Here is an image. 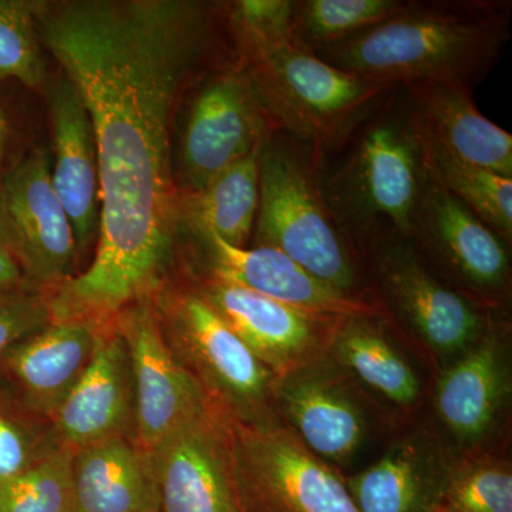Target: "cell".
Wrapping results in <instances>:
<instances>
[{"label": "cell", "mask_w": 512, "mask_h": 512, "mask_svg": "<svg viewBox=\"0 0 512 512\" xmlns=\"http://www.w3.org/2000/svg\"><path fill=\"white\" fill-rule=\"evenodd\" d=\"M42 46L96 138L100 231L90 265L49 293L52 322L109 323L174 281L183 239L174 123L188 90L234 62L229 6L195 0L36 2Z\"/></svg>", "instance_id": "cell-1"}, {"label": "cell", "mask_w": 512, "mask_h": 512, "mask_svg": "<svg viewBox=\"0 0 512 512\" xmlns=\"http://www.w3.org/2000/svg\"><path fill=\"white\" fill-rule=\"evenodd\" d=\"M511 26V0H409L396 15L316 55L386 86L431 82L474 93L500 62Z\"/></svg>", "instance_id": "cell-2"}, {"label": "cell", "mask_w": 512, "mask_h": 512, "mask_svg": "<svg viewBox=\"0 0 512 512\" xmlns=\"http://www.w3.org/2000/svg\"><path fill=\"white\" fill-rule=\"evenodd\" d=\"M292 0H239V53L269 119L318 156L345 140L394 86L343 72L291 32Z\"/></svg>", "instance_id": "cell-3"}, {"label": "cell", "mask_w": 512, "mask_h": 512, "mask_svg": "<svg viewBox=\"0 0 512 512\" xmlns=\"http://www.w3.org/2000/svg\"><path fill=\"white\" fill-rule=\"evenodd\" d=\"M315 157L325 200L348 239L373 232L412 237L427 175L402 87L394 86L338 147Z\"/></svg>", "instance_id": "cell-4"}, {"label": "cell", "mask_w": 512, "mask_h": 512, "mask_svg": "<svg viewBox=\"0 0 512 512\" xmlns=\"http://www.w3.org/2000/svg\"><path fill=\"white\" fill-rule=\"evenodd\" d=\"M252 237V247L278 249L330 288L376 302L325 200L315 153L282 130L268 134L259 154V205Z\"/></svg>", "instance_id": "cell-5"}, {"label": "cell", "mask_w": 512, "mask_h": 512, "mask_svg": "<svg viewBox=\"0 0 512 512\" xmlns=\"http://www.w3.org/2000/svg\"><path fill=\"white\" fill-rule=\"evenodd\" d=\"M154 298L171 352L211 409L235 423L278 419L274 409L278 379L187 279L181 284L171 281Z\"/></svg>", "instance_id": "cell-6"}, {"label": "cell", "mask_w": 512, "mask_h": 512, "mask_svg": "<svg viewBox=\"0 0 512 512\" xmlns=\"http://www.w3.org/2000/svg\"><path fill=\"white\" fill-rule=\"evenodd\" d=\"M349 242L384 319L439 359L456 360L477 342L491 312L444 281L409 238L373 232Z\"/></svg>", "instance_id": "cell-7"}, {"label": "cell", "mask_w": 512, "mask_h": 512, "mask_svg": "<svg viewBox=\"0 0 512 512\" xmlns=\"http://www.w3.org/2000/svg\"><path fill=\"white\" fill-rule=\"evenodd\" d=\"M227 421L241 512H359L345 478L281 420Z\"/></svg>", "instance_id": "cell-8"}, {"label": "cell", "mask_w": 512, "mask_h": 512, "mask_svg": "<svg viewBox=\"0 0 512 512\" xmlns=\"http://www.w3.org/2000/svg\"><path fill=\"white\" fill-rule=\"evenodd\" d=\"M278 130L241 59L218 67L195 86L180 144L175 180L180 194L202 190L222 171L261 147Z\"/></svg>", "instance_id": "cell-9"}, {"label": "cell", "mask_w": 512, "mask_h": 512, "mask_svg": "<svg viewBox=\"0 0 512 512\" xmlns=\"http://www.w3.org/2000/svg\"><path fill=\"white\" fill-rule=\"evenodd\" d=\"M409 239L468 301L488 312L505 308L511 292V245L429 178Z\"/></svg>", "instance_id": "cell-10"}, {"label": "cell", "mask_w": 512, "mask_h": 512, "mask_svg": "<svg viewBox=\"0 0 512 512\" xmlns=\"http://www.w3.org/2000/svg\"><path fill=\"white\" fill-rule=\"evenodd\" d=\"M187 282L276 379L326 359L346 318L293 308L208 276L188 274Z\"/></svg>", "instance_id": "cell-11"}, {"label": "cell", "mask_w": 512, "mask_h": 512, "mask_svg": "<svg viewBox=\"0 0 512 512\" xmlns=\"http://www.w3.org/2000/svg\"><path fill=\"white\" fill-rule=\"evenodd\" d=\"M0 202L13 238V254L26 284L50 293L77 275L79 254L69 217L52 184V156L35 148L0 183Z\"/></svg>", "instance_id": "cell-12"}, {"label": "cell", "mask_w": 512, "mask_h": 512, "mask_svg": "<svg viewBox=\"0 0 512 512\" xmlns=\"http://www.w3.org/2000/svg\"><path fill=\"white\" fill-rule=\"evenodd\" d=\"M113 320L130 356L136 440L143 450L150 451L210 406L171 352L154 296L130 303Z\"/></svg>", "instance_id": "cell-13"}, {"label": "cell", "mask_w": 512, "mask_h": 512, "mask_svg": "<svg viewBox=\"0 0 512 512\" xmlns=\"http://www.w3.org/2000/svg\"><path fill=\"white\" fill-rule=\"evenodd\" d=\"M148 454L158 512H241L228 421L211 407Z\"/></svg>", "instance_id": "cell-14"}, {"label": "cell", "mask_w": 512, "mask_h": 512, "mask_svg": "<svg viewBox=\"0 0 512 512\" xmlns=\"http://www.w3.org/2000/svg\"><path fill=\"white\" fill-rule=\"evenodd\" d=\"M191 242L190 275L208 276L261 293L275 301L329 316H382L376 302L336 291L281 251L232 247L210 232L183 229Z\"/></svg>", "instance_id": "cell-15"}, {"label": "cell", "mask_w": 512, "mask_h": 512, "mask_svg": "<svg viewBox=\"0 0 512 512\" xmlns=\"http://www.w3.org/2000/svg\"><path fill=\"white\" fill-rule=\"evenodd\" d=\"M352 383L329 356L275 383L276 416L326 463L352 460L369 434L366 409Z\"/></svg>", "instance_id": "cell-16"}, {"label": "cell", "mask_w": 512, "mask_h": 512, "mask_svg": "<svg viewBox=\"0 0 512 512\" xmlns=\"http://www.w3.org/2000/svg\"><path fill=\"white\" fill-rule=\"evenodd\" d=\"M110 323L52 322L20 340L0 359V392L26 412L52 420L92 362Z\"/></svg>", "instance_id": "cell-17"}, {"label": "cell", "mask_w": 512, "mask_h": 512, "mask_svg": "<svg viewBox=\"0 0 512 512\" xmlns=\"http://www.w3.org/2000/svg\"><path fill=\"white\" fill-rule=\"evenodd\" d=\"M50 423L60 446L70 451L119 437L136 439L130 356L114 320L104 329L92 362Z\"/></svg>", "instance_id": "cell-18"}, {"label": "cell", "mask_w": 512, "mask_h": 512, "mask_svg": "<svg viewBox=\"0 0 512 512\" xmlns=\"http://www.w3.org/2000/svg\"><path fill=\"white\" fill-rule=\"evenodd\" d=\"M53 130L52 184L72 224L79 261L96 248L100 231V175L92 120L66 76L49 93Z\"/></svg>", "instance_id": "cell-19"}, {"label": "cell", "mask_w": 512, "mask_h": 512, "mask_svg": "<svg viewBox=\"0 0 512 512\" xmlns=\"http://www.w3.org/2000/svg\"><path fill=\"white\" fill-rule=\"evenodd\" d=\"M495 313L477 342L441 373L434 393L441 423L466 446L490 433L507 396V326Z\"/></svg>", "instance_id": "cell-20"}, {"label": "cell", "mask_w": 512, "mask_h": 512, "mask_svg": "<svg viewBox=\"0 0 512 512\" xmlns=\"http://www.w3.org/2000/svg\"><path fill=\"white\" fill-rule=\"evenodd\" d=\"M400 87L427 140L458 160L512 178V136L481 114L473 92L431 82Z\"/></svg>", "instance_id": "cell-21"}, {"label": "cell", "mask_w": 512, "mask_h": 512, "mask_svg": "<svg viewBox=\"0 0 512 512\" xmlns=\"http://www.w3.org/2000/svg\"><path fill=\"white\" fill-rule=\"evenodd\" d=\"M451 466L436 440L414 433L345 480L359 512H431L444 503Z\"/></svg>", "instance_id": "cell-22"}, {"label": "cell", "mask_w": 512, "mask_h": 512, "mask_svg": "<svg viewBox=\"0 0 512 512\" xmlns=\"http://www.w3.org/2000/svg\"><path fill=\"white\" fill-rule=\"evenodd\" d=\"M72 493L73 512H158L150 454L133 437L74 450Z\"/></svg>", "instance_id": "cell-23"}, {"label": "cell", "mask_w": 512, "mask_h": 512, "mask_svg": "<svg viewBox=\"0 0 512 512\" xmlns=\"http://www.w3.org/2000/svg\"><path fill=\"white\" fill-rule=\"evenodd\" d=\"M382 316H346L329 359L384 402L406 410L420 399L421 384L409 360L384 332Z\"/></svg>", "instance_id": "cell-24"}, {"label": "cell", "mask_w": 512, "mask_h": 512, "mask_svg": "<svg viewBox=\"0 0 512 512\" xmlns=\"http://www.w3.org/2000/svg\"><path fill=\"white\" fill-rule=\"evenodd\" d=\"M261 148L222 171L202 190L180 194L181 228L210 232L232 247H249L259 205Z\"/></svg>", "instance_id": "cell-25"}, {"label": "cell", "mask_w": 512, "mask_h": 512, "mask_svg": "<svg viewBox=\"0 0 512 512\" xmlns=\"http://www.w3.org/2000/svg\"><path fill=\"white\" fill-rule=\"evenodd\" d=\"M417 136L424 171L431 183L456 198L511 245L512 178L458 160L427 140L419 130Z\"/></svg>", "instance_id": "cell-26"}, {"label": "cell", "mask_w": 512, "mask_h": 512, "mask_svg": "<svg viewBox=\"0 0 512 512\" xmlns=\"http://www.w3.org/2000/svg\"><path fill=\"white\" fill-rule=\"evenodd\" d=\"M409 0H292L291 32L312 52L326 49L379 25Z\"/></svg>", "instance_id": "cell-27"}, {"label": "cell", "mask_w": 512, "mask_h": 512, "mask_svg": "<svg viewBox=\"0 0 512 512\" xmlns=\"http://www.w3.org/2000/svg\"><path fill=\"white\" fill-rule=\"evenodd\" d=\"M62 448L49 420L0 392V483L22 476Z\"/></svg>", "instance_id": "cell-28"}, {"label": "cell", "mask_w": 512, "mask_h": 512, "mask_svg": "<svg viewBox=\"0 0 512 512\" xmlns=\"http://www.w3.org/2000/svg\"><path fill=\"white\" fill-rule=\"evenodd\" d=\"M73 451L62 448L22 476L0 483V512H73Z\"/></svg>", "instance_id": "cell-29"}, {"label": "cell", "mask_w": 512, "mask_h": 512, "mask_svg": "<svg viewBox=\"0 0 512 512\" xmlns=\"http://www.w3.org/2000/svg\"><path fill=\"white\" fill-rule=\"evenodd\" d=\"M35 8L36 2L0 0V77L29 89L43 86L46 79Z\"/></svg>", "instance_id": "cell-30"}, {"label": "cell", "mask_w": 512, "mask_h": 512, "mask_svg": "<svg viewBox=\"0 0 512 512\" xmlns=\"http://www.w3.org/2000/svg\"><path fill=\"white\" fill-rule=\"evenodd\" d=\"M444 504L458 512H512L510 466L487 457L453 464Z\"/></svg>", "instance_id": "cell-31"}, {"label": "cell", "mask_w": 512, "mask_h": 512, "mask_svg": "<svg viewBox=\"0 0 512 512\" xmlns=\"http://www.w3.org/2000/svg\"><path fill=\"white\" fill-rule=\"evenodd\" d=\"M52 323L49 295L23 286L0 295V359L20 340Z\"/></svg>", "instance_id": "cell-32"}, {"label": "cell", "mask_w": 512, "mask_h": 512, "mask_svg": "<svg viewBox=\"0 0 512 512\" xmlns=\"http://www.w3.org/2000/svg\"><path fill=\"white\" fill-rule=\"evenodd\" d=\"M29 286L16 256L12 252H0V295ZM30 288V286H29Z\"/></svg>", "instance_id": "cell-33"}, {"label": "cell", "mask_w": 512, "mask_h": 512, "mask_svg": "<svg viewBox=\"0 0 512 512\" xmlns=\"http://www.w3.org/2000/svg\"><path fill=\"white\" fill-rule=\"evenodd\" d=\"M3 251L12 252L13 254V238L12 232H10L8 218H6L2 202H0V252Z\"/></svg>", "instance_id": "cell-34"}, {"label": "cell", "mask_w": 512, "mask_h": 512, "mask_svg": "<svg viewBox=\"0 0 512 512\" xmlns=\"http://www.w3.org/2000/svg\"><path fill=\"white\" fill-rule=\"evenodd\" d=\"M9 127L8 120H6L5 113L0 107V161L5 156L6 141H8Z\"/></svg>", "instance_id": "cell-35"}, {"label": "cell", "mask_w": 512, "mask_h": 512, "mask_svg": "<svg viewBox=\"0 0 512 512\" xmlns=\"http://www.w3.org/2000/svg\"><path fill=\"white\" fill-rule=\"evenodd\" d=\"M431 512H458V511L454 510V508L448 507L447 504L443 503V504H440L439 507L434 508V510Z\"/></svg>", "instance_id": "cell-36"}]
</instances>
